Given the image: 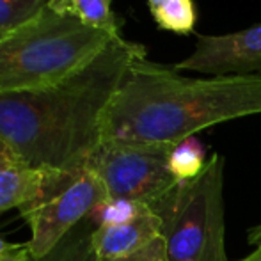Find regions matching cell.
Returning a JSON list of instances; mask_svg holds the SVG:
<instances>
[{"label": "cell", "mask_w": 261, "mask_h": 261, "mask_svg": "<svg viewBox=\"0 0 261 261\" xmlns=\"http://www.w3.org/2000/svg\"><path fill=\"white\" fill-rule=\"evenodd\" d=\"M141 57L144 46L117 36L61 82L0 96V139L36 169L86 167L103 142L107 107Z\"/></svg>", "instance_id": "obj_1"}, {"label": "cell", "mask_w": 261, "mask_h": 261, "mask_svg": "<svg viewBox=\"0 0 261 261\" xmlns=\"http://www.w3.org/2000/svg\"><path fill=\"white\" fill-rule=\"evenodd\" d=\"M261 114V73L183 76L174 66L141 57L107 107L103 142L174 146L226 121Z\"/></svg>", "instance_id": "obj_2"}, {"label": "cell", "mask_w": 261, "mask_h": 261, "mask_svg": "<svg viewBox=\"0 0 261 261\" xmlns=\"http://www.w3.org/2000/svg\"><path fill=\"white\" fill-rule=\"evenodd\" d=\"M114 36L43 7L0 36V96L52 86L82 68Z\"/></svg>", "instance_id": "obj_3"}, {"label": "cell", "mask_w": 261, "mask_h": 261, "mask_svg": "<svg viewBox=\"0 0 261 261\" xmlns=\"http://www.w3.org/2000/svg\"><path fill=\"white\" fill-rule=\"evenodd\" d=\"M224 156L215 153L197 178L178 181L149 204L165 242V261H229L224 244Z\"/></svg>", "instance_id": "obj_4"}, {"label": "cell", "mask_w": 261, "mask_h": 261, "mask_svg": "<svg viewBox=\"0 0 261 261\" xmlns=\"http://www.w3.org/2000/svg\"><path fill=\"white\" fill-rule=\"evenodd\" d=\"M105 199V185L89 165L73 171L43 169L36 197L20 208L21 219L31 227L27 244L32 259L48 254Z\"/></svg>", "instance_id": "obj_5"}, {"label": "cell", "mask_w": 261, "mask_h": 261, "mask_svg": "<svg viewBox=\"0 0 261 261\" xmlns=\"http://www.w3.org/2000/svg\"><path fill=\"white\" fill-rule=\"evenodd\" d=\"M171 149L172 146L101 142L87 165L101 179L109 197L149 206L178 183L169 169Z\"/></svg>", "instance_id": "obj_6"}, {"label": "cell", "mask_w": 261, "mask_h": 261, "mask_svg": "<svg viewBox=\"0 0 261 261\" xmlns=\"http://www.w3.org/2000/svg\"><path fill=\"white\" fill-rule=\"evenodd\" d=\"M174 68L213 76L261 73V23L229 34H199L194 52Z\"/></svg>", "instance_id": "obj_7"}, {"label": "cell", "mask_w": 261, "mask_h": 261, "mask_svg": "<svg viewBox=\"0 0 261 261\" xmlns=\"http://www.w3.org/2000/svg\"><path fill=\"white\" fill-rule=\"evenodd\" d=\"M160 237V220L149 206H144L141 215L132 222L114 227H96L93 233V245L100 261L119 259L142 251Z\"/></svg>", "instance_id": "obj_8"}, {"label": "cell", "mask_w": 261, "mask_h": 261, "mask_svg": "<svg viewBox=\"0 0 261 261\" xmlns=\"http://www.w3.org/2000/svg\"><path fill=\"white\" fill-rule=\"evenodd\" d=\"M43 169L29 165L4 139H0V213L25 206L36 197Z\"/></svg>", "instance_id": "obj_9"}, {"label": "cell", "mask_w": 261, "mask_h": 261, "mask_svg": "<svg viewBox=\"0 0 261 261\" xmlns=\"http://www.w3.org/2000/svg\"><path fill=\"white\" fill-rule=\"evenodd\" d=\"M48 6L91 29L114 38L121 36V21L112 9V0H50Z\"/></svg>", "instance_id": "obj_10"}, {"label": "cell", "mask_w": 261, "mask_h": 261, "mask_svg": "<svg viewBox=\"0 0 261 261\" xmlns=\"http://www.w3.org/2000/svg\"><path fill=\"white\" fill-rule=\"evenodd\" d=\"M94 229V224L89 219H84L48 254L32 261H100L93 245Z\"/></svg>", "instance_id": "obj_11"}, {"label": "cell", "mask_w": 261, "mask_h": 261, "mask_svg": "<svg viewBox=\"0 0 261 261\" xmlns=\"http://www.w3.org/2000/svg\"><path fill=\"white\" fill-rule=\"evenodd\" d=\"M149 13L158 29L179 36L192 34L197 25V7L194 0H160Z\"/></svg>", "instance_id": "obj_12"}, {"label": "cell", "mask_w": 261, "mask_h": 261, "mask_svg": "<svg viewBox=\"0 0 261 261\" xmlns=\"http://www.w3.org/2000/svg\"><path fill=\"white\" fill-rule=\"evenodd\" d=\"M206 164V148L196 135L174 144L169 153V169L178 181L197 178Z\"/></svg>", "instance_id": "obj_13"}, {"label": "cell", "mask_w": 261, "mask_h": 261, "mask_svg": "<svg viewBox=\"0 0 261 261\" xmlns=\"http://www.w3.org/2000/svg\"><path fill=\"white\" fill-rule=\"evenodd\" d=\"M146 204L135 203V201L128 199H105L100 203L93 212L89 213L87 219L94 224V227H114V226H123V224L132 222L141 215Z\"/></svg>", "instance_id": "obj_14"}, {"label": "cell", "mask_w": 261, "mask_h": 261, "mask_svg": "<svg viewBox=\"0 0 261 261\" xmlns=\"http://www.w3.org/2000/svg\"><path fill=\"white\" fill-rule=\"evenodd\" d=\"M50 0H0V36L34 18Z\"/></svg>", "instance_id": "obj_15"}, {"label": "cell", "mask_w": 261, "mask_h": 261, "mask_svg": "<svg viewBox=\"0 0 261 261\" xmlns=\"http://www.w3.org/2000/svg\"><path fill=\"white\" fill-rule=\"evenodd\" d=\"M105 261H165V242L160 237L155 242H151L148 247L142 249V251L135 252V254L126 256V258L105 259Z\"/></svg>", "instance_id": "obj_16"}, {"label": "cell", "mask_w": 261, "mask_h": 261, "mask_svg": "<svg viewBox=\"0 0 261 261\" xmlns=\"http://www.w3.org/2000/svg\"><path fill=\"white\" fill-rule=\"evenodd\" d=\"M0 261H32L29 244H11L0 237Z\"/></svg>", "instance_id": "obj_17"}, {"label": "cell", "mask_w": 261, "mask_h": 261, "mask_svg": "<svg viewBox=\"0 0 261 261\" xmlns=\"http://www.w3.org/2000/svg\"><path fill=\"white\" fill-rule=\"evenodd\" d=\"M247 242L251 245L259 247V245H261V224H258V226H254V227H251V229H249Z\"/></svg>", "instance_id": "obj_18"}, {"label": "cell", "mask_w": 261, "mask_h": 261, "mask_svg": "<svg viewBox=\"0 0 261 261\" xmlns=\"http://www.w3.org/2000/svg\"><path fill=\"white\" fill-rule=\"evenodd\" d=\"M237 261H261V245L256 247L249 256H245V258H242V259H237Z\"/></svg>", "instance_id": "obj_19"}, {"label": "cell", "mask_w": 261, "mask_h": 261, "mask_svg": "<svg viewBox=\"0 0 261 261\" xmlns=\"http://www.w3.org/2000/svg\"><path fill=\"white\" fill-rule=\"evenodd\" d=\"M146 2H148L149 9H153V7H156L158 4H160V0H146Z\"/></svg>", "instance_id": "obj_20"}]
</instances>
